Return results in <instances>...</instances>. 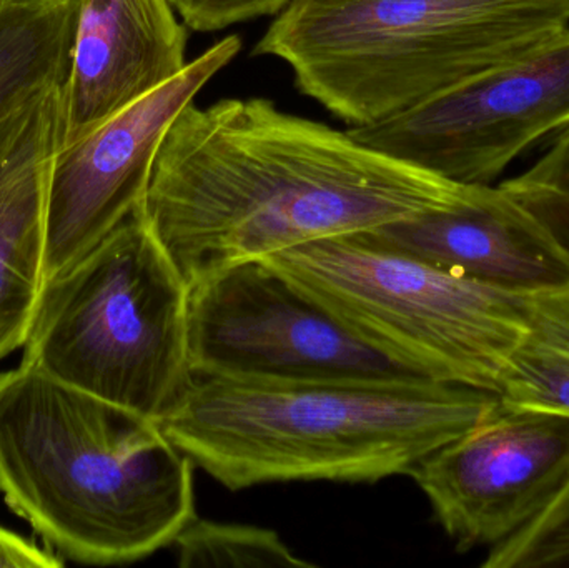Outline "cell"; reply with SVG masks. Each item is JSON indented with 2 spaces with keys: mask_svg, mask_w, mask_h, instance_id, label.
<instances>
[{
  "mask_svg": "<svg viewBox=\"0 0 569 568\" xmlns=\"http://www.w3.org/2000/svg\"><path fill=\"white\" fill-rule=\"evenodd\" d=\"M187 40L189 29L170 0H79L62 146L182 73Z\"/></svg>",
  "mask_w": 569,
  "mask_h": 568,
  "instance_id": "12",
  "label": "cell"
},
{
  "mask_svg": "<svg viewBox=\"0 0 569 568\" xmlns=\"http://www.w3.org/2000/svg\"><path fill=\"white\" fill-rule=\"evenodd\" d=\"M457 552L533 522L569 479V417L501 407L410 472Z\"/></svg>",
  "mask_w": 569,
  "mask_h": 568,
  "instance_id": "10",
  "label": "cell"
},
{
  "mask_svg": "<svg viewBox=\"0 0 569 568\" xmlns=\"http://www.w3.org/2000/svg\"><path fill=\"white\" fill-rule=\"evenodd\" d=\"M457 180L387 156L269 99L190 102L140 206L187 286L239 263L443 206Z\"/></svg>",
  "mask_w": 569,
  "mask_h": 568,
  "instance_id": "1",
  "label": "cell"
},
{
  "mask_svg": "<svg viewBox=\"0 0 569 568\" xmlns=\"http://www.w3.org/2000/svg\"><path fill=\"white\" fill-rule=\"evenodd\" d=\"M483 568H569V479L523 530L488 549Z\"/></svg>",
  "mask_w": 569,
  "mask_h": 568,
  "instance_id": "18",
  "label": "cell"
},
{
  "mask_svg": "<svg viewBox=\"0 0 569 568\" xmlns=\"http://www.w3.org/2000/svg\"><path fill=\"white\" fill-rule=\"evenodd\" d=\"M240 50L239 36L219 40L176 79L57 150L47 183L43 282L142 206L167 130Z\"/></svg>",
  "mask_w": 569,
  "mask_h": 568,
  "instance_id": "9",
  "label": "cell"
},
{
  "mask_svg": "<svg viewBox=\"0 0 569 568\" xmlns=\"http://www.w3.org/2000/svg\"><path fill=\"white\" fill-rule=\"evenodd\" d=\"M62 559L0 526V568H57Z\"/></svg>",
  "mask_w": 569,
  "mask_h": 568,
  "instance_id": "20",
  "label": "cell"
},
{
  "mask_svg": "<svg viewBox=\"0 0 569 568\" xmlns=\"http://www.w3.org/2000/svg\"><path fill=\"white\" fill-rule=\"evenodd\" d=\"M189 359L192 376L427 379L365 346L263 260L190 287Z\"/></svg>",
  "mask_w": 569,
  "mask_h": 568,
  "instance_id": "7",
  "label": "cell"
},
{
  "mask_svg": "<svg viewBox=\"0 0 569 568\" xmlns=\"http://www.w3.org/2000/svg\"><path fill=\"white\" fill-rule=\"evenodd\" d=\"M69 46L46 20L17 10L0 12V122L69 72Z\"/></svg>",
  "mask_w": 569,
  "mask_h": 568,
  "instance_id": "15",
  "label": "cell"
},
{
  "mask_svg": "<svg viewBox=\"0 0 569 568\" xmlns=\"http://www.w3.org/2000/svg\"><path fill=\"white\" fill-rule=\"evenodd\" d=\"M62 136L63 83L0 122V360L26 343L42 292L47 183Z\"/></svg>",
  "mask_w": 569,
  "mask_h": 568,
  "instance_id": "13",
  "label": "cell"
},
{
  "mask_svg": "<svg viewBox=\"0 0 569 568\" xmlns=\"http://www.w3.org/2000/svg\"><path fill=\"white\" fill-rule=\"evenodd\" d=\"M187 29L217 32L259 17L279 16L290 0H170Z\"/></svg>",
  "mask_w": 569,
  "mask_h": 568,
  "instance_id": "19",
  "label": "cell"
},
{
  "mask_svg": "<svg viewBox=\"0 0 569 568\" xmlns=\"http://www.w3.org/2000/svg\"><path fill=\"white\" fill-rule=\"evenodd\" d=\"M262 260L365 346L437 382L498 396L527 330L521 292L447 272L361 233Z\"/></svg>",
  "mask_w": 569,
  "mask_h": 568,
  "instance_id": "6",
  "label": "cell"
},
{
  "mask_svg": "<svg viewBox=\"0 0 569 568\" xmlns=\"http://www.w3.org/2000/svg\"><path fill=\"white\" fill-rule=\"evenodd\" d=\"M500 409L487 390L431 379L192 376L159 420L229 490L279 482L373 484L411 470Z\"/></svg>",
  "mask_w": 569,
  "mask_h": 568,
  "instance_id": "2",
  "label": "cell"
},
{
  "mask_svg": "<svg viewBox=\"0 0 569 568\" xmlns=\"http://www.w3.org/2000/svg\"><path fill=\"white\" fill-rule=\"evenodd\" d=\"M170 549L182 568H315L291 552L276 530L193 517Z\"/></svg>",
  "mask_w": 569,
  "mask_h": 568,
  "instance_id": "16",
  "label": "cell"
},
{
  "mask_svg": "<svg viewBox=\"0 0 569 568\" xmlns=\"http://www.w3.org/2000/svg\"><path fill=\"white\" fill-rule=\"evenodd\" d=\"M569 249V127L530 169L500 183Z\"/></svg>",
  "mask_w": 569,
  "mask_h": 568,
  "instance_id": "17",
  "label": "cell"
},
{
  "mask_svg": "<svg viewBox=\"0 0 569 568\" xmlns=\"http://www.w3.org/2000/svg\"><path fill=\"white\" fill-rule=\"evenodd\" d=\"M521 297L527 330L501 377V407L569 417V279Z\"/></svg>",
  "mask_w": 569,
  "mask_h": 568,
  "instance_id": "14",
  "label": "cell"
},
{
  "mask_svg": "<svg viewBox=\"0 0 569 568\" xmlns=\"http://www.w3.org/2000/svg\"><path fill=\"white\" fill-rule=\"evenodd\" d=\"M192 460L159 420L32 367L0 372V492L59 556L120 566L197 516Z\"/></svg>",
  "mask_w": 569,
  "mask_h": 568,
  "instance_id": "3",
  "label": "cell"
},
{
  "mask_svg": "<svg viewBox=\"0 0 569 568\" xmlns=\"http://www.w3.org/2000/svg\"><path fill=\"white\" fill-rule=\"evenodd\" d=\"M430 266L515 292L569 279V249L501 186L461 183L453 199L360 232Z\"/></svg>",
  "mask_w": 569,
  "mask_h": 568,
  "instance_id": "11",
  "label": "cell"
},
{
  "mask_svg": "<svg viewBox=\"0 0 569 568\" xmlns=\"http://www.w3.org/2000/svg\"><path fill=\"white\" fill-rule=\"evenodd\" d=\"M569 29V0H290L253 47L348 129L403 112Z\"/></svg>",
  "mask_w": 569,
  "mask_h": 568,
  "instance_id": "4",
  "label": "cell"
},
{
  "mask_svg": "<svg viewBox=\"0 0 569 568\" xmlns=\"http://www.w3.org/2000/svg\"><path fill=\"white\" fill-rule=\"evenodd\" d=\"M189 297L139 207L43 282L22 363L160 420L192 380Z\"/></svg>",
  "mask_w": 569,
  "mask_h": 568,
  "instance_id": "5",
  "label": "cell"
},
{
  "mask_svg": "<svg viewBox=\"0 0 569 568\" xmlns=\"http://www.w3.org/2000/svg\"><path fill=\"white\" fill-rule=\"evenodd\" d=\"M569 127V29L513 62L348 132L365 146L465 183H491Z\"/></svg>",
  "mask_w": 569,
  "mask_h": 568,
  "instance_id": "8",
  "label": "cell"
}]
</instances>
